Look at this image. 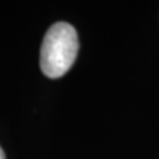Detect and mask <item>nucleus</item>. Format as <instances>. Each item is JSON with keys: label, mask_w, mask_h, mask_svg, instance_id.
Masks as SVG:
<instances>
[{"label": "nucleus", "mask_w": 159, "mask_h": 159, "mask_svg": "<svg viewBox=\"0 0 159 159\" xmlns=\"http://www.w3.org/2000/svg\"><path fill=\"white\" fill-rule=\"evenodd\" d=\"M80 43L75 28L68 22H56L47 30L40 52V68L49 78L68 72L78 55Z\"/></svg>", "instance_id": "1"}, {"label": "nucleus", "mask_w": 159, "mask_h": 159, "mask_svg": "<svg viewBox=\"0 0 159 159\" xmlns=\"http://www.w3.org/2000/svg\"><path fill=\"white\" fill-rule=\"evenodd\" d=\"M0 159H6L5 152H3V149H2V148H0Z\"/></svg>", "instance_id": "2"}]
</instances>
